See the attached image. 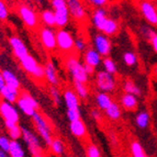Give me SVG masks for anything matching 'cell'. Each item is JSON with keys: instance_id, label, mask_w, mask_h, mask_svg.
<instances>
[{"instance_id": "6da1fadb", "label": "cell", "mask_w": 157, "mask_h": 157, "mask_svg": "<svg viewBox=\"0 0 157 157\" xmlns=\"http://www.w3.org/2000/svg\"><path fill=\"white\" fill-rule=\"evenodd\" d=\"M65 68L73 78V81H78L82 84H87L89 77L84 71L82 63L78 59L76 55H68L65 59Z\"/></svg>"}, {"instance_id": "7a4b0ae2", "label": "cell", "mask_w": 157, "mask_h": 157, "mask_svg": "<svg viewBox=\"0 0 157 157\" xmlns=\"http://www.w3.org/2000/svg\"><path fill=\"white\" fill-rule=\"evenodd\" d=\"M32 122H33V125L36 130L37 134L41 136V139L48 146L53 140V134L51 125L48 124L46 119L44 118V115L41 114L40 112H35L32 117Z\"/></svg>"}, {"instance_id": "3957f363", "label": "cell", "mask_w": 157, "mask_h": 157, "mask_svg": "<svg viewBox=\"0 0 157 157\" xmlns=\"http://www.w3.org/2000/svg\"><path fill=\"white\" fill-rule=\"evenodd\" d=\"M16 103L23 114L31 117V118L33 117L34 113L37 112V109H39V103L35 100V98H33L26 91L20 92V96H19Z\"/></svg>"}, {"instance_id": "277c9868", "label": "cell", "mask_w": 157, "mask_h": 157, "mask_svg": "<svg viewBox=\"0 0 157 157\" xmlns=\"http://www.w3.org/2000/svg\"><path fill=\"white\" fill-rule=\"evenodd\" d=\"M19 62H20L22 69L29 75H31L33 78L37 79V80L44 79V68L37 63V60L32 55L29 54V55H26L25 57H23Z\"/></svg>"}, {"instance_id": "5b68a950", "label": "cell", "mask_w": 157, "mask_h": 157, "mask_svg": "<svg viewBox=\"0 0 157 157\" xmlns=\"http://www.w3.org/2000/svg\"><path fill=\"white\" fill-rule=\"evenodd\" d=\"M94 82L96 86L101 92L110 94L117 88V80L113 75L105 73V71H99L94 74Z\"/></svg>"}, {"instance_id": "8992f818", "label": "cell", "mask_w": 157, "mask_h": 157, "mask_svg": "<svg viewBox=\"0 0 157 157\" xmlns=\"http://www.w3.org/2000/svg\"><path fill=\"white\" fill-rule=\"evenodd\" d=\"M21 130H22V139H23L24 143L28 145V148H29L32 156L42 154V146H41V142H40L39 136L28 128L22 126Z\"/></svg>"}, {"instance_id": "52a82bcc", "label": "cell", "mask_w": 157, "mask_h": 157, "mask_svg": "<svg viewBox=\"0 0 157 157\" xmlns=\"http://www.w3.org/2000/svg\"><path fill=\"white\" fill-rule=\"evenodd\" d=\"M75 37L69 31L65 29H59L56 31V47L60 52L71 53L74 50Z\"/></svg>"}, {"instance_id": "ba28073f", "label": "cell", "mask_w": 157, "mask_h": 157, "mask_svg": "<svg viewBox=\"0 0 157 157\" xmlns=\"http://www.w3.org/2000/svg\"><path fill=\"white\" fill-rule=\"evenodd\" d=\"M19 17L21 18L24 25L30 29H35L39 25V16L33 9L28 5H21L18 8Z\"/></svg>"}, {"instance_id": "9c48e42d", "label": "cell", "mask_w": 157, "mask_h": 157, "mask_svg": "<svg viewBox=\"0 0 157 157\" xmlns=\"http://www.w3.org/2000/svg\"><path fill=\"white\" fill-rule=\"evenodd\" d=\"M94 48L99 53L102 58L109 57L112 50V42L110 37L102 33H97L94 37Z\"/></svg>"}, {"instance_id": "30bf717a", "label": "cell", "mask_w": 157, "mask_h": 157, "mask_svg": "<svg viewBox=\"0 0 157 157\" xmlns=\"http://www.w3.org/2000/svg\"><path fill=\"white\" fill-rule=\"evenodd\" d=\"M67 8L69 11V16L76 22H84L87 19V12L85 6L78 0H67Z\"/></svg>"}, {"instance_id": "8fae6325", "label": "cell", "mask_w": 157, "mask_h": 157, "mask_svg": "<svg viewBox=\"0 0 157 157\" xmlns=\"http://www.w3.org/2000/svg\"><path fill=\"white\" fill-rule=\"evenodd\" d=\"M139 9L149 26H157V9L152 2L142 1L139 5Z\"/></svg>"}, {"instance_id": "7c38bea8", "label": "cell", "mask_w": 157, "mask_h": 157, "mask_svg": "<svg viewBox=\"0 0 157 157\" xmlns=\"http://www.w3.org/2000/svg\"><path fill=\"white\" fill-rule=\"evenodd\" d=\"M40 41L45 50L54 51L56 48V31L54 29L43 26L40 30Z\"/></svg>"}, {"instance_id": "4fadbf2b", "label": "cell", "mask_w": 157, "mask_h": 157, "mask_svg": "<svg viewBox=\"0 0 157 157\" xmlns=\"http://www.w3.org/2000/svg\"><path fill=\"white\" fill-rule=\"evenodd\" d=\"M0 115L3 121H11L13 123H18L20 119L17 108L6 101H0Z\"/></svg>"}, {"instance_id": "5bb4252c", "label": "cell", "mask_w": 157, "mask_h": 157, "mask_svg": "<svg viewBox=\"0 0 157 157\" xmlns=\"http://www.w3.org/2000/svg\"><path fill=\"white\" fill-rule=\"evenodd\" d=\"M9 43H10V46L12 48V52L14 54L17 58L19 60L22 59L23 57H25L26 55H29V52H28V47L25 46V44L23 43L20 37L18 36H11L9 39Z\"/></svg>"}, {"instance_id": "9a60e30c", "label": "cell", "mask_w": 157, "mask_h": 157, "mask_svg": "<svg viewBox=\"0 0 157 157\" xmlns=\"http://www.w3.org/2000/svg\"><path fill=\"white\" fill-rule=\"evenodd\" d=\"M44 68V78L45 80L53 87H57L59 84V78H58V74L56 71V67L53 62H46L45 65L43 66Z\"/></svg>"}, {"instance_id": "2e32d148", "label": "cell", "mask_w": 157, "mask_h": 157, "mask_svg": "<svg viewBox=\"0 0 157 157\" xmlns=\"http://www.w3.org/2000/svg\"><path fill=\"white\" fill-rule=\"evenodd\" d=\"M63 99L65 102L67 110H78L79 109V98L73 89L67 88L63 92Z\"/></svg>"}, {"instance_id": "e0dca14e", "label": "cell", "mask_w": 157, "mask_h": 157, "mask_svg": "<svg viewBox=\"0 0 157 157\" xmlns=\"http://www.w3.org/2000/svg\"><path fill=\"white\" fill-rule=\"evenodd\" d=\"M102 57L99 55V53L94 50V47H90V48H87L84 53V64L91 66L94 69L98 67V66L101 64Z\"/></svg>"}, {"instance_id": "ac0fdd59", "label": "cell", "mask_w": 157, "mask_h": 157, "mask_svg": "<svg viewBox=\"0 0 157 157\" xmlns=\"http://www.w3.org/2000/svg\"><path fill=\"white\" fill-rule=\"evenodd\" d=\"M53 11L55 16V26H57L58 29H64L69 22V11L67 6Z\"/></svg>"}, {"instance_id": "d6986e66", "label": "cell", "mask_w": 157, "mask_h": 157, "mask_svg": "<svg viewBox=\"0 0 157 157\" xmlns=\"http://www.w3.org/2000/svg\"><path fill=\"white\" fill-rule=\"evenodd\" d=\"M108 19V13L105 11V8H96L91 13V23L92 25L96 28L97 30H99L102 28L103 23L105 22V20Z\"/></svg>"}, {"instance_id": "ffe728a7", "label": "cell", "mask_w": 157, "mask_h": 157, "mask_svg": "<svg viewBox=\"0 0 157 157\" xmlns=\"http://www.w3.org/2000/svg\"><path fill=\"white\" fill-rule=\"evenodd\" d=\"M137 105H139V101H137V98L135 96H132V94H121L120 107H122L128 111H134L137 109Z\"/></svg>"}, {"instance_id": "44dd1931", "label": "cell", "mask_w": 157, "mask_h": 157, "mask_svg": "<svg viewBox=\"0 0 157 157\" xmlns=\"http://www.w3.org/2000/svg\"><path fill=\"white\" fill-rule=\"evenodd\" d=\"M20 96V91L18 89L11 88V87L5 86L3 88L0 89V97L2 98L3 101L8 102V103H16Z\"/></svg>"}, {"instance_id": "7402d4cb", "label": "cell", "mask_w": 157, "mask_h": 157, "mask_svg": "<svg viewBox=\"0 0 157 157\" xmlns=\"http://www.w3.org/2000/svg\"><path fill=\"white\" fill-rule=\"evenodd\" d=\"M119 29H120L119 22L117 20H114V19L108 18L105 23H103V25H102V28L100 29V32L109 37L112 36V35H115L119 32Z\"/></svg>"}, {"instance_id": "603a6c76", "label": "cell", "mask_w": 157, "mask_h": 157, "mask_svg": "<svg viewBox=\"0 0 157 157\" xmlns=\"http://www.w3.org/2000/svg\"><path fill=\"white\" fill-rule=\"evenodd\" d=\"M1 75H2L6 86L19 90V88H20V80H19L16 74L12 73L11 71H8V69H3V71H1Z\"/></svg>"}, {"instance_id": "cb8c5ba5", "label": "cell", "mask_w": 157, "mask_h": 157, "mask_svg": "<svg viewBox=\"0 0 157 157\" xmlns=\"http://www.w3.org/2000/svg\"><path fill=\"white\" fill-rule=\"evenodd\" d=\"M94 101H96V105H97L99 110L105 111L109 108V105L112 103V98H111V96L109 94L99 91L96 94Z\"/></svg>"}, {"instance_id": "d4e9b609", "label": "cell", "mask_w": 157, "mask_h": 157, "mask_svg": "<svg viewBox=\"0 0 157 157\" xmlns=\"http://www.w3.org/2000/svg\"><path fill=\"white\" fill-rule=\"evenodd\" d=\"M69 131L74 136L82 139L87 135V128L86 124L82 122L81 120L75 121V122H71L69 123Z\"/></svg>"}, {"instance_id": "484cf974", "label": "cell", "mask_w": 157, "mask_h": 157, "mask_svg": "<svg viewBox=\"0 0 157 157\" xmlns=\"http://www.w3.org/2000/svg\"><path fill=\"white\" fill-rule=\"evenodd\" d=\"M40 20L45 25V28H50L53 29L55 26V16H54V11L52 9H44L41 11L40 14Z\"/></svg>"}, {"instance_id": "4316f807", "label": "cell", "mask_w": 157, "mask_h": 157, "mask_svg": "<svg viewBox=\"0 0 157 157\" xmlns=\"http://www.w3.org/2000/svg\"><path fill=\"white\" fill-rule=\"evenodd\" d=\"M105 112V115H107L110 120L117 121V120H119V119L121 118V115H122V109H121L119 103L112 101V103L109 105V108H108Z\"/></svg>"}, {"instance_id": "83f0119b", "label": "cell", "mask_w": 157, "mask_h": 157, "mask_svg": "<svg viewBox=\"0 0 157 157\" xmlns=\"http://www.w3.org/2000/svg\"><path fill=\"white\" fill-rule=\"evenodd\" d=\"M122 87H123L124 94H132V96H135L136 98L140 97V96L142 94L141 88H140L133 80H131V79H126V80L123 82V86Z\"/></svg>"}, {"instance_id": "f1b7e54d", "label": "cell", "mask_w": 157, "mask_h": 157, "mask_svg": "<svg viewBox=\"0 0 157 157\" xmlns=\"http://www.w3.org/2000/svg\"><path fill=\"white\" fill-rule=\"evenodd\" d=\"M74 91L77 94L79 100H86L89 97V88L87 87V84L78 82V81H74Z\"/></svg>"}, {"instance_id": "f546056e", "label": "cell", "mask_w": 157, "mask_h": 157, "mask_svg": "<svg viewBox=\"0 0 157 157\" xmlns=\"http://www.w3.org/2000/svg\"><path fill=\"white\" fill-rule=\"evenodd\" d=\"M8 155L10 157H25V152L19 141H11Z\"/></svg>"}, {"instance_id": "4dcf8cb0", "label": "cell", "mask_w": 157, "mask_h": 157, "mask_svg": "<svg viewBox=\"0 0 157 157\" xmlns=\"http://www.w3.org/2000/svg\"><path fill=\"white\" fill-rule=\"evenodd\" d=\"M149 121H151V117H149V113L146 110L139 112L135 117V124L137 125V128H143V130L148 128Z\"/></svg>"}, {"instance_id": "1f68e13d", "label": "cell", "mask_w": 157, "mask_h": 157, "mask_svg": "<svg viewBox=\"0 0 157 157\" xmlns=\"http://www.w3.org/2000/svg\"><path fill=\"white\" fill-rule=\"evenodd\" d=\"M48 147H50L51 152H52L53 154L57 155V156L63 155L64 152H65V144H64V142L60 139H58V137H53L52 142H51V144L48 145Z\"/></svg>"}, {"instance_id": "d6a6232c", "label": "cell", "mask_w": 157, "mask_h": 157, "mask_svg": "<svg viewBox=\"0 0 157 157\" xmlns=\"http://www.w3.org/2000/svg\"><path fill=\"white\" fill-rule=\"evenodd\" d=\"M101 63H102V66H103V71H105V73L110 74V75H113V76L117 74V71H118V67H117L115 62L111 57L102 58Z\"/></svg>"}, {"instance_id": "836d02e7", "label": "cell", "mask_w": 157, "mask_h": 157, "mask_svg": "<svg viewBox=\"0 0 157 157\" xmlns=\"http://www.w3.org/2000/svg\"><path fill=\"white\" fill-rule=\"evenodd\" d=\"M130 151H131L132 157H148L146 153H145L143 146L141 145V143L137 141L131 142V144H130Z\"/></svg>"}, {"instance_id": "e575fe53", "label": "cell", "mask_w": 157, "mask_h": 157, "mask_svg": "<svg viewBox=\"0 0 157 157\" xmlns=\"http://www.w3.org/2000/svg\"><path fill=\"white\" fill-rule=\"evenodd\" d=\"M48 94H50V97L52 99V102L54 103V105L58 107L62 103V94H60L59 89L57 87L51 86L50 89H48Z\"/></svg>"}, {"instance_id": "d590c367", "label": "cell", "mask_w": 157, "mask_h": 157, "mask_svg": "<svg viewBox=\"0 0 157 157\" xmlns=\"http://www.w3.org/2000/svg\"><path fill=\"white\" fill-rule=\"evenodd\" d=\"M123 62L126 66L128 67H132V66H135L137 63V56L135 55V53L133 52H125L123 54Z\"/></svg>"}, {"instance_id": "8d00e7d4", "label": "cell", "mask_w": 157, "mask_h": 157, "mask_svg": "<svg viewBox=\"0 0 157 157\" xmlns=\"http://www.w3.org/2000/svg\"><path fill=\"white\" fill-rule=\"evenodd\" d=\"M8 134L11 141H19V139L22 137L21 126H19V124L14 125L13 128H11L10 130H8Z\"/></svg>"}, {"instance_id": "74e56055", "label": "cell", "mask_w": 157, "mask_h": 157, "mask_svg": "<svg viewBox=\"0 0 157 157\" xmlns=\"http://www.w3.org/2000/svg\"><path fill=\"white\" fill-rule=\"evenodd\" d=\"M74 48L77 51V53H85V51L87 50V43L81 36H78L75 39L74 41Z\"/></svg>"}, {"instance_id": "f35d334b", "label": "cell", "mask_w": 157, "mask_h": 157, "mask_svg": "<svg viewBox=\"0 0 157 157\" xmlns=\"http://www.w3.org/2000/svg\"><path fill=\"white\" fill-rule=\"evenodd\" d=\"M86 156L87 157H101V153H100L99 147L94 144L87 145Z\"/></svg>"}, {"instance_id": "ab89813d", "label": "cell", "mask_w": 157, "mask_h": 157, "mask_svg": "<svg viewBox=\"0 0 157 157\" xmlns=\"http://www.w3.org/2000/svg\"><path fill=\"white\" fill-rule=\"evenodd\" d=\"M66 117H67L69 123L80 120V109H78V110H67L66 111Z\"/></svg>"}, {"instance_id": "60d3db41", "label": "cell", "mask_w": 157, "mask_h": 157, "mask_svg": "<svg viewBox=\"0 0 157 157\" xmlns=\"http://www.w3.org/2000/svg\"><path fill=\"white\" fill-rule=\"evenodd\" d=\"M11 140L8 136L6 135H0V151H2L5 153H8L9 146H10Z\"/></svg>"}, {"instance_id": "b9f144b4", "label": "cell", "mask_w": 157, "mask_h": 157, "mask_svg": "<svg viewBox=\"0 0 157 157\" xmlns=\"http://www.w3.org/2000/svg\"><path fill=\"white\" fill-rule=\"evenodd\" d=\"M141 33H142V35L145 37V39L149 41V40L152 39V36L154 35L155 33H156V32H155L149 25H143V26H141Z\"/></svg>"}, {"instance_id": "7bdbcfd3", "label": "cell", "mask_w": 157, "mask_h": 157, "mask_svg": "<svg viewBox=\"0 0 157 157\" xmlns=\"http://www.w3.org/2000/svg\"><path fill=\"white\" fill-rule=\"evenodd\" d=\"M9 16V11L7 8V5H6L3 1L0 0V20H6Z\"/></svg>"}, {"instance_id": "ee69618b", "label": "cell", "mask_w": 157, "mask_h": 157, "mask_svg": "<svg viewBox=\"0 0 157 157\" xmlns=\"http://www.w3.org/2000/svg\"><path fill=\"white\" fill-rule=\"evenodd\" d=\"M51 6H52L53 10H56V9L66 7L67 2H66V0H53V1H51Z\"/></svg>"}, {"instance_id": "f6af8a7d", "label": "cell", "mask_w": 157, "mask_h": 157, "mask_svg": "<svg viewBox=\"0 0 157 157\" xmlns=\"http://www.w3.org/2000/svg\"><path fill=\"white\" fill-rule=\"evenodd\" d=\"M90 117H91L94 121H98V122L101 121V119H102L101 112H100V110L97 109V108H92L91 110H90Z\"/></svg>"}, {"instance_id": "bcb514c9", "label": "cell", "mask_w": 157, "mask_h": 157, "mask_svg": "<svg viewBox=\"0 0 157 157\" xmlns=\"http://www.w3.org/2000/svg\"><path fill=\"white\" fill-rule=\"evenodd\" d=\"M89 3L94 6L96 8H102L103 6L108 5V1H105V0H91V1H89Z\"/></svg>"}, {"instance_id": "7dc6e473", "label": "cell", "mask_w": 157, "mask_h": 157, "mask_svg": "<svg viewBox=\"0 0 157 157\" xmlns=\"http://www.w3.org/2000/svg\"><path fill=\"white\" fill-rule=\"evenodd\" d=\"M82 66H84V71L85 73L87 74V76H92V75H94L96 74V69H94V67H91V66L87 65V64H84L82 63Z\"/></svg>"}, {"instance_id": "c3c4849f", "label": "cell", "mask_w": 157, "mask_h": 157, "mask_svg": "<svg viewBox=\"0 0 157 157\" xmlns=\"http://www.w3.org/2000/svg\"><path fill=\"white\" fill-rule=\"evenodd\" d=\"M149 43H151V45H152L154 52L157 53V32L154 34V35H153L152 39L149 40Z\"/></svg>"}, {"instance_id": "681fc988", "label": "cell", "mask_w": 157, "mask_h": 157, "mask_svg": "<svg viewBox=\"0 0 157 157\" xmlns=\"http://www.w3.org/2000/svg\"><path fill=\"white\" fill-rule=\"evenodd\" d=\"M3 123H5V126L7 130H10L11 128H13L14 125L18 124V123H13V122H11V121H3Z\"/></svg>"}, {"instance_id": "f907efd6", "label": "cell", "mask_w": 157, "mask_h": 157, "mask_svg": "<svg viewBox=\"0 0 157 157\" xmlns=\"http://www.w3.org/2000/svg\"><path fill=\"white\" fill-rule=\"evenodd\" d=\"M6 85H5V81H3V78H2V75H1V71H0V89L3 88Z\"/></svg>"}, {"instance_id": "816d5d0a", "label": "cell", "mask_w": 157, "mask_h": 157, "mask_svg": "<svg viewBox=\"0 0 157 157\" xmlns=\"http://www.w3.org/2000/svg\"><path fill=\"white\" fill-rule=\"evenodd\" d=\"M0 157H10L8 155V153H5L2 151H0Z\"/></svg>"}, {"instance_id": "f5cc1de1", "label": "cell", "mask_w": 157, "mask_h": 157, "mask_svg": "<svg viewBox=\"0 0 157 157\" xmlns=\"http://www.w3.org/2000/svg\"><path fill=\"white\" fill-rule=\"evenodd\" d=\"M154 74H155V76L157 77V65H155V67H154Z\"/></svg>"}, {"instance_id": "db71d44e", "label": "cell", "mask_w": 157, "mask_h": 157, "mask_svg": "<svg viewBox=\"0 0 157 157\" xmlns=\"http://www.w3.org/2000/svg\"><path fill=\"white\" fill-rule=\"evenodd\" d=\"M33 157H44L42 154H39V155H35V156H33Z\"/></svg>"}, {"instance_id": "11a10c76", "label": "cell", "mask_w": 157, "mask_h": 157, "mask_svg": "<svg viewBox=\"0 0 157 157\" xmlns=\"http://www.w3.org/2000/svg\"><path fill=\"white\" fill-rule=\"evenodd\" d=\"M0 128H1V123H0Z\"/></svg>"}]
</instances>
